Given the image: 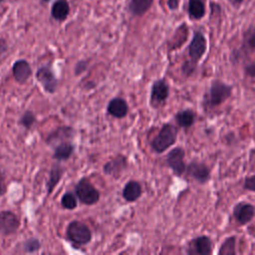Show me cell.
<instances>
[{"label":"cell","instance_id":"1","mask_svg":"<svg viewBox=\"0 0 255 255\" xmlns=\"http://www.w3.org/2000/svg\"><path fill=\"white\" fill-rule=\"evenodd\" d=\"M232 94V87L219 81L215 80L211 83L208 94L204 97V103L208 107H217L223 104Z\"/></svg>","mask_w":255,"mask_h":255},{"label":"cell","instance_id":"2","mask_svg":"<svg viewBox=\"0 0 255 255\" xmlns=\"http://www.w3.org/2000/svg\"><path fill=\"white\" fill-rule=\"evenodd\" d=\"M177 138V129L171 124H164L159 129L157 135L151 141V148L157 152L161 153L170 147Z\"/></svg>","mask_w":255,"mask_h":255},{"label":"cell","instance_id":"3","mask_svg":"<svg viewBox=\"0 0 255 255\" xmlns=\"http://www.w3.org/2000/svg\"><path fill=\"white\" fill-rule=\"evenodd\" d=\"M66 235L67 239L74 245H85L92 239L90 228L85 223L78 220H74L68 225Z\"/></svg>","mask_w":255,"mask_h":255},{"label":"cell","instance_id":"4","mask_svg":"<svg viewBox=\"0 0 255 255\" xmlns=\"http://www.w3.org/2000/svg\"><path fill=\"white\" fill-rule=\"evenodd\" d=\"M75 192L80 201L86 205L96 204L100 199V192L87 178H82L77 183Z\"/></svg>","mask_w":255,"mask_h":255},{"label":"cell","instance_id":"5","mask_svg":"<svg viewBox=\"0 0 255 255\" xmlns=\"http://www.w3.org/2000/svg\"><path fill=\"white\" fill-rule=\"evenodd\" d=\"M206 47H207V42H206L205 36L200 31H195L191 39V42L188 46L189 61L196 65L197 62L205 54Z\"/></svg>","mask_w":255,"mask_h":255},{"label":"cell","instance_id":"6","mask_svg":"<svg viewBox=\"0 0 255 255\" xmlns=\"http://www.w3.org/2000/svg\"><path fill=\"white\" fill-rule=\"evenodd\" d=\"M184 155V149L181 147L172 148L166 155V163L176 176L182 175L186 169Z\"/></svg>","mask_w":255,"mask_h":255},{"label":"cell","instance_id":"7","mask_svg":"<svg viewBox=\"0 0 255 255\" xmlns=\"http://www.w3.org/2000/svg\"><path fill=\"white\" fill-rule=\"evenodd\" d=\"M169 95V87L162 79L155 81L151 86L150 92V105L157 108L162 105Z\"/></svg>","mask_w":255,"mask_h":255},{"label":"cell","instance_id":"8","mask_svg":"<svg viewBox=\"0 0 255 255\" xmlns=\"http://www.w3.org/2000/svg\"><path fill=\"white\" fill-rule=\"evenodd\" d=\"M20 227L18 216L9 210L0 212V233L3 235H11L16 233Z\"/></svg>","mask_w":255,"mask_h":255},{"label":"cell","instance_id":"9","mask_svg":"<svg viewBox=\"0 0 255 255\" xmlns=\"http://www.w3.org/2000/svg\"><path fill=\"white\" fill-rule=\"evenodd\" d=\"M36 78L47 93H55L58 88V80L50 67H41L36 72Z\"/></svg>","mask_w":255,"mask_h":255},{"label":"cell","instance_id":"10","mask_svg":"<svg viewBox=\"0 0 255 255\" xmlns=\"http://www.w3.org/2000/svg\"><path fill=\"white\" fill-rule=\"evenodd\" d=\"M185 171L187 175L201 184L206 183L210 179V169L203 162L192 161L186 165Z\"/></svg>","mask_w":255,"mask_h":255},{"label":"cell","instance_id":"11","mask_svg":"<svg viewBox=\"0 0 255 255\" xmlns=\"http://www.w3.org/2000/svg\"><path fill=\"white\" fill-rule=\"evenodd\" d=\"M188 254L209 255L212 253V244L208 236H198L194 238L186 251Z\"/></svg>","mask_w":255,"mask_h":255},{"label":"cell","instance_id":"12","mask_svg":"<svg viewBox=\"0 0 255 255\" xmlns=\"http://www.w3.org/2000/svg\"><path fill=\"white\" fill-rule=\"evenodd\" d=\"M233 215L239 224L244 225L250 222L254 217L255 207L250 203L240 202L234 206Z\"/></svg>","mask_w":255,"mask_h":255},{"label":"cell","instance_id":"13","mask_svg":"<svg viewBox=\"0 0 255 255\" xmlns=\"http://www.w3.org/2000/svg\"><path fill=\"white\" fill-rule=\"evenodd\" d=\"M12 73L15 80L20 84H25L32 76V69L26 60H17L12 67Z\"/></svg>","mask_w":255,"mask_h":255},{"label":"cell","instance_id":"14","mask_svg":"<svg viewBox=\"0 0 255 255\" xmlns=\"http://www.w3.org/2000/svg\"><path fill=\"white\" fill-rule=\"evenodd\" d=\"M128 165L127 157L124 155H117L104 165V172L114 177H120L122 172Z\"/></svg>","mask_w":255,"mask_h":255},{"label":"cell","instance_id":"15","mask_svg":"<svg viewBox=\"0 0 255 255\" xmlns=\"http://www.w3.org/2000/svg\"><path fill=\"white\" fill-rule=\"evenodd\" d=\"M74 129L71 127H61L53 131L47 138V143L50 145H58L63 141H67L73 137Z\"/></svg>","mask_w":255,"mask_h":255},{"label":"cell","instance_id":"16","mask_svg":"<svg viewBox=\"0 0 255 255\" xmlns=\"http://www.w3.org/2000/svg\"><path fill=\"white\" fill-rule=\"evenodd\" d=\"M107 111L111 116L117 119H122L127 116L128 108L127 102L124 99L115 98L110 101Z\"/></svg>","mask_w":255,"mask_h":255},{"label":"cell","instance_id":"17","mask_svg":"<svg viewBox=\"0 0 255 255\" xmlns=\"http://www.w3.org/2000/svg\"><path fill=\"white\" fill-rule=\"evenodd\" d=\"M70 14V5L67 0H56L51 7V15L56 21H64Z\"/></svg>","mask_w":255,"mask_h":255},{"label":"cell","instance_id":"18","mask_svg":"<svg viewBox=\"0 0 255 255\" xmlns=\"http://www.w3.org/2000/svg\"><path fill=\"white\" fill-rule=\"evenodd\" d=\"M141 185L136 180H129L123 189V197L128 202H133L141 195Z\"/></svg>","mask_w":255,"mask_h":255},{"label":"cell","instance_id":"19","mask_svg":"<svg viewBox=\"0 0 255 255\" xmlns=\"http://www.w3.org/2000/svg\"><path fill=\"white\" fill-rule=\"evenodd\" d=\"M153 0H129L128 10L134 16L144 15L152 6Z\"/></svg>","mask_w":255,"mask_h":255},{"label":"cell","instance_id":"20","mask_svg":"<svg viewBox=\"0 0 255 255\" xmlns=\"http://www.w3.org/2000/svg\"><path fill=\"white\" fill-rule=\"evenodd\" d=\"M74 150H75V146L70 140L63 141L58 145H56L53 156L58 160H67L71 157Z\"/></svg>","mask_w":255,"mask_h":255},{"label":"cell","instance_id":"21","mask_svg":"<svg viewBox=\"0 0 255 255\" xmlns=\"http://www.w3.org/2000/svg\"><path fill=\"white\" fill-rule=\"evenodd\" d=\"M188 14L194 20H200L205 15V5L202 0H189L188 1Z\"/></svg>","mask_w":255,"mask_h":255},{"label":"cell","instance_id":"22","mask_svg":"<svg viewBox=\"0 0 255 255\" xmlns=\"http://www.w3.org/2000/svg\"><path fill=\"white\" fill-rule=\"evenodd\" d=\"M63 175V168L60 164L55 163L53 164L51 170H50V174H49V179L47 182V190H48V194H51L54 190V188L57 186L58 182L60 181L61 177Z\"/></svg>","mask_w":255,"mask_h":255},{"label":"cell","instance_id":"23","mask_svg":"<svg viewBox=\"0 0 255 255\" xmlns=\"http://www.w3.org/2000/svg\"><path fill=\"white\" fill-rule=\"evenodd\" d=\"M174 118H175V122L177 123V125L184 128H190L194 124V121H195V115H194L193 111H191V110L179 111L175 115Z\"/></svg>","mask_w":255,"mask_h":255},{"label":"cell","instance_id":"24","mask_svg":"<svg viewBox=\"0 0 255 255\" xmlns=\"http://www.w3.org/2000/svg\"><path fill=\"white\" fill-rule=\"evenodd\" d=\"M186 38H187V26L185 24H182L177 28V30L174 33L171 48L176 49L180 47L185 42Z\"/></svg>","mask_w":255,"mask_h":255},{"label":"cell","instance_id":"25","mask_svg":"<svg viewBox=\"0 0 255 255\" xmlns=\"http://www.w3.org/2000/svg\"><path fill=\"white\" fill-rule=\"evenodd\" d=\"M235 242L236 238L235 236L228 237L224 240V242L221 244V247L219 248L218 254L219 255H235Z\"/></svg>","mask_w":255,"mask_h":255},{"label":"cell","instance_id":"26","mask_svg":"<svg viewBox=\"0 0 255 255\" xmlns=\"http://www.w3.org/2000/svg\"><path fill=\"white\" fill-rule=\"evenodd\" d=\"M35 122H36V117L34 113L31 111H25V113L21 116L19 120V124L27 129H29L34 125Z\"/></svg>","mask_w":255,"mask_h":255},{"label":"cell","instance_id":"27","mask_svg":"<svg viewBox=\"0 0 255 255\" xmlns=\"http://www.w3.org/2000/svg\"><path fill=\"white\" fill-rule=\"evenodd\" d=\"M61 204L66 209H75L77 207V199L71 192H67L62 196Z\"/></svg>","mask_w":255,"mask_h":255},{"label":"cell","instance_id":"28","mask_svg":"<svg viewBox=\"0 0 255 255\" xmlns=\"http://www.w3.org/2000/svg\"><path fill=\"white\" fill-rule=\"evenodd\" d=\"M41 247V243L37 238H30L24 242V249L27 252L38 251Z\"/></svg>","mask_w":255,"mask_h":255},{"label":"cell","instance_id":"29","mask_svg":"<svg viewBox=\"0 0 255 255\" xmlns=\"http://www.w3.org/2000/svg\"><path fill=\"white\" fill-rule=\"evenodd\" d=\"M244 44L249 49H255V27L246 33L244 37Z\"/></svg>","mask_w":255,"mask_h":255},{"label":"cell","instance_id":"30","mask_svg":"<svg viewBox=\"0 0 255 255\" xmlns=\"http://www.w3.org/2000/svg\"><path fill=\"white\" fill-rule=\"evenodd\" d=\"M195 67H196V65L193 64L192 62H190V61L188 60V61H185V62L182 64L181 70H182V73H183L186 77H188V76H190V75L194 72Z\"/></svg>","mask_w":255,"mask_h":255},{"label":"cell","instance_id":"31","mask_svg":"<svg viewBox=\"0 0 255 255\" xmlns=\"http://www.w3.org/2000/svg\"><path fill=\"white\" fill-rule=\"evenodd\" d=\"M243 186L245 189L250 190V191H254L255 192V175L246 177L243 183Z\"/></svg>","mask_w":255,"mask_h":255},{"label":"cell","instance_id":"32","mask_svg":"<svg viewBox=\"0 0 255 255\" xmlns=\"http://www.w3.org/2000/svg\"><path fill=\"white\" fill-rule=\"evenodd\" d=\"M244 71H245V74L248 77L254 78L255 77V63H251V64L246 65L245 68H244Z\"/></svg>","mask_w":255,"mask_h":255},{"label":"cell","instance_id":"33","mask_svg":"<svg viewBox=\"0 0 255 255\" xmlns=\"http://www.w3.org/2000/svg\"><path fill=\"white\" fill-rule=\"evenodd\" d=\"M6 190H7V187L5 183V177H4V174L0 171V196L5 194Z\"/></svg>","mask_w":255,"mask_h":255},{"label":"cell","instance_id":"34","mask_svg":"<svg viewBox=\"0 0 255 255\" xmlns=\"http://www.w3.org/2000/svg\"><path fill=\"white\" fill-rule=\"evenodd\" d=\"M179 2H180V0H166V5L170 10L174 11V10L178 9Z\"/></svg>","mask_w":255,"mask_h":255},{"label":"cell","instance_id":"35","mask_svg":"<svg viewBox=\"0 0 255 255\" xmlns=\"http://www.w3.org/2000/svg\"><path fill=\"white\" fill-rule=\"evenodd\" d=\"M86 67H87V63H86V62H79V63L77 64V66L75 67V73H76L77 75L81 74L82 72H84V70L86 69Z\"/></svg>","mask_w":255,"mask_h":255},{"label":"cell","instance_id":"36","mask_svg":"<svg viewBox=\"0 0 255 255\" xmlns=\"http://www.w3.org/2000/svg\"><path fill=\"white\" fill-rule=\"evenodd\" d=\"M8 49V45H7V42L5 39L3 38H0V55L4 54Z\"/></svg>","mask_w":255,"mask_h":255},{"label":"cell","instance_id":"37","mask_svg":"<svg viewBox=\"0 0 255 255\" xmlns=\"http://www.w3.org/2000/svg\"><path fill=\"white\" fill-rule=\"evenodd\" d=\"M231 4L235 5V6H240L241 3L243 2V0H228Z\"/></svg>","mask_w":255,"mask_h":255},{"label":"cell","instance_id":"38","mask_svg":"<svg viewBox=\"0 0 255 255\" xmlns=\"http://www.w3.org/2000/svg\"><path fill=\"white\" fill-rule=\"evenodd\" d=\"M42 1H44V2H49L50 0H42Z\"/></svg>","mask_w":255,"mask_h":255}]
</instances>
